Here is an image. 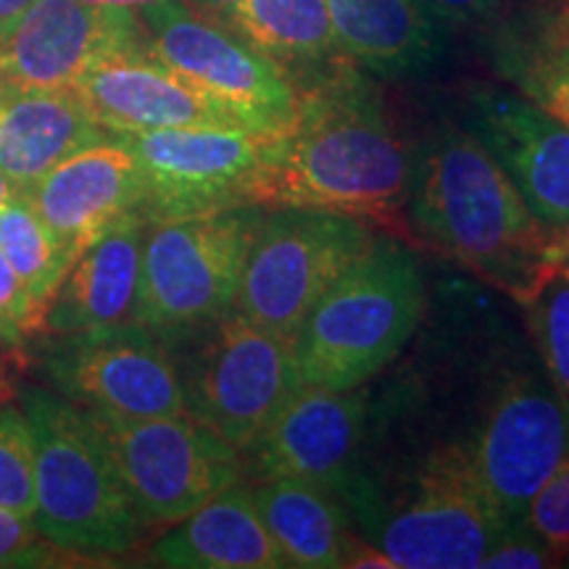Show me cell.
Returning a JSON list of instances; mask_svg holds the SVG:
<instances>
[{
    "mask_svg": "<svg viewBox=\"0 0 569 569\" xmlns=\"http://www.w3.org/2000/svg\"><path fill=\"white\" fill-rule=\"evenodd\" d=\"M407 209L427 243L519 306L561 274V238L469 127L438 124L411 148Z\"/></svg>",
    "mask_w": 569,
    "mask_h": 569,
    "instance_id": "6da1fadb",
    "label": "cell"
},
{
    "mask_svg": "<svg viewBox=\"0 0 569 569\" xmlns=\"http://www.w3.org/2000/svg\"><path fill=\"white\" fill-rule=\"evenodd\" d=\"M411 148L359 67L298 92L296 122L277 140L264 206H301L393 219L407 209Z\"/></svg>",
    "mask_w": 569,
    "mask_h": 569,
    "instance_id": "7a4b0ae2",
    "label": "cell"
},
{
    "mask_svg": "<svg viewBox=\"0 0 569 569\" xmlns=\"http://www.w3.org/2000/svg\"><path fill=\"white\" fill-rule=\"evenodd\" d=\"M34 432V525L69 557H119L140 543L142 522L127 496L101 427L48 390L21 396Z\"/></svg>",
    "mask_w": 569,
    "mask_h": 569,
    "instance_id": "3957f363",
    "label": "cell"
},
{
    "mask_svg": "<svg viewBox=\"0 0 569 569\" xmlns=\"http://www.w3.org/2000/svg\"><path fill=\"white\" fill-rule=\"evenodd\" d=\"M425 277L403 246L377 240L332 284L293 338L303 386L361 388L380 375L425 315Z\"/></svg>",
    "mask_w": 569,
    "mask_h": 569,
    "instance_id": "277c9868",
    "label": "cell"
},
{
    "mask_svg": "<svg viewBox=\"0 0 569 569\" xmlns=\"http://www.w3.org/2000/svg\"><path fill=\"white\" fill-rule=\"evenodd\" d=\"M365 540L396 569H475L509 522L472 478L457 443L427 459L393 496L353 490L346 496Z\"/></svg>",
    "mask_w": 569,
    "mask_h": 569,
    "instance_id": "5b68a950",
    "label": "cell"
},
{
    "mask_svg": "<svg viewBox=\"0 0 569 569\" xmlns=\"http://www.w3.org/2000/svg\"><path fill=\"white\" fill-rule=\"evenodd\" d=\"M264 213L243 203L148 222L134 322L169 346L227 315Z\"/></svg>",
    "mask_w": 569,
    "mask_h": 569,
    "instance_id": "8992f818",
    "label": "cell"
},
{
    "mask_svg": "<svg viewBox=\"0 0 569 569\" xmlns=\"http://www.w3.org/2000/svg\"><path fill=\"white\" fill-rule=\"evenodd\" d=\"M180 375L184 415L238 451L264 432L301 386L293 343L230 309L169 343Z\"/></svg>",
    "mask_w": 569,
    "mask_h": 569,
    "instance_id": "52a82bcc",
    "label": "cell"
},
{
    "mask_svg": "<svg viewBox=\"0 0 569 569\" xmlns=\"http://www.w3.org/2000/svg\"><path fill=\"white\" fill-rule=\"evenodd\" d=\"M372 243L375 232L351 213L280 206L253 234L232 309L293 343L319 298Z\"/></svg>",
    "mask_w": 569,
    "mask_h": 569,
    "instance_id": "ba28073f",
    "label": "cell"
},
{
    "mask_svg": "<svg viewBox=\"0 0 569 569\" xmlns=\"http://www.w3.org/2000/svg\"><path fill=\"white\" fill-rule=\"evenodd\" d=\"M457 446L493 507L519 519L567 459L569 401L543 367L511 361L496 375L472 430Z\"/></svg>",
    "mask_w": 569,
    "mask_h": 569,
    "instance_id": "9c48e42d",
    "label": "cell"
},
{
    "mask_svg": "<svg viewBox=\"0 0 569 569\" xmlns=\"http://www.w3.org/2000/svg\"><path fill=\"white\" fill-rule=\"evenodd\" d=\"M146 42L161 63L230 111L246 130L284 134L298 113V90L272 59L224 19L188 0H163L140 13Z\"/></svg>",
    "mask_w": 569,
    "mask_h": 569,
    "instance_id": "30bf717a",
    "label": "cell"
},
{
    "mask_svg": "<svg viewBox=\"0 0 569 569\" xmlns=\"http://www.w3.org/2000/svg\"><path fill=\"white\" fill-rule=\"evenodd\" d=\"M142 174L140 211L148 222L264 206V184L280 134L246 127H177L122 134Z\"/></svg>",
    "mask_w": 569,
    "mask_h": 569,
    "instance_id": "8fae6325",
    "label": "cell"
},
{
    "mask_svg": "<svg viewBox=\"0 0 569 569\" xmlns=\"http://www.w3.org/2000/svg\"><path fill=\"white\" fill-rule=\"evenodd\" d=\"M90 417L101 427L146 530L172 528L243 478V451L190 415Z\"/></svg>",
    "mask_w": 569,
    "mask_h": 569,
    "instance_id": "7c38bea8",
    "label": "cell"
},
{
    "mask_svg": "<svg viewBox=\"0 0 569 569\" xmlns=\"http://www.w3.org/2000/svg\"><path fill=\"white\" fill-rule=\"evenodd\" d=\"M56 390L98 417L148 419L184 415L174 356L138 322L56 336L46 353Z\"/></svg>",
    "mask_w": 569,
    "mask_h": 569,
    "instance_id": "4fadbf2b",
    "label": "cell"
},
{
    "mask_svg": "<svg viewBox=\"0 0 569 569\" xmlns=\"http://www.w3.org/2000/svg\"><path fill=\"white\" fill-rule=\"evenodd\" d=\"M369 398L356 388L298 386L272 422L246 448L259 480H303L343 496L361 475Z\"/></svg>",
    "mask_w": 569,
    "mask_h": 569,
    "instance_id": "5bb4252c",
    "label": "cell"
},
{
    "mask_svg": "<svg viewBox=\"0 0 569 569\" xmlns=\"http://www.w3.org/2000/svg\"><path fill=\"white\" fill-rule=\"evenodd\" d=\"M140 46V13L84 0H32L0 42V88L67 90L92 63Z\"/></svg>",
    "mask_w": 569,
    "mask_h": 569,
    "instance_id": "9a60e30c",
    "label": "cell"
},
{
    "mask_svg": "<svg viewBox=\"0 0 569 569\" xmlns=\"http://www.w3.org/2000/svg\"><path fill=\"white\" fill-rule=\"evenodd\" d=\"M509 174L538 222L569 230V127L530 98L501 88H472L467 124Z\"/></svg>",
    "mask_w": 569,
    "mask_h": 569,
    "instance_id": "2e32d148",
    "label": "cell"
},
{
    "mask_svg": "<svg viewBox=\"0 0 569 569\" xmlns=\"http://www.w3.org/2000/svg\"><path fill=\"white\" fill-rule=\"evenodd\" d=\"M71 90L111 138L177 127H243L156 59L148 42L92 63Z\"/></svg>",
    "mask_w": 569,
    "mask_h": 569,
    "instance_id": "e0dca14e",
    "label": "cell"
},
{
    "mask_svg": "<svg viewBox=\"0 0 569 569\" xmlns=\"http://www.w3.org/2000/svg\"><path fill=\"white\" fill-rule=\"evenodd\" d=\"M24 196L74 264L106 227L140 209L142 174L130 148L111 138L56 163Z\"/></svg>",
    "mask_w": 569,
    "mask_h": 569,
    "instance_id": "ac0fdd59",
    "label": "cell"
},
{
    "mask_svg": "<svg viewBox=\"0 0 569 569\" xmlns=\"http://www.w3.org/2000/svg\"><path fill=\"white\" fill-rule=\"evenodd\" d=\"M146 227L148 219L140 209L106 227L69 267L48 306L42 330L74 336L134 322Z\"/></svg>",
    "mask_w": 569,
    "mask_h": 569,
    "instance_id": "d6986e66",
    "label": "cell"
},
{
    "mask_svg": "<svg viewBox=\"0 0 569 569\" xmlns=\"http://www.w3.org/2000/svg\"><path fill=\"white\" fill-rule=\"evenodd\" d=\"M111 140L74 90L0 88V174L24 193L56 163Z\"/></svg>",
    "mask_w": 569,
    "mask_h": 569,
    "instance_id": "ffe728a7",
    "label": "cell"
},
{
    "mask_svg": "<svg viewBox=\"0 0 569 569\" xmlns=\"http://www.w3.org/2000/svg\"><path fill=\"white\" fill-rule=\"evenodd\" d=\"M151 561L172 569H284L256 507L253 488L243 482L172 525L156 540Z\"/></svg>",
    "mask_w": 569,
    "mask_h": 569,
    "instance_id": "44dd1931",
    "label": "cell"
},
{
    "mask_svg": "<svg viewBox=\"0 0 569 569\" xmlns=\"http://www.w3.org/2000/svg\"><path fill=\"white\" fill-rule=\"evenodd\" d=\"M340 51L359 69L409 77L443 53L440 21L419 0H327Z\"/></svg>",
    "mask_w": 569,
    "mask_h": 569,
    "instance_id": "7402d4cb",
    "label": "cell"
},
{
    "mask_svg": "<svg viewBox=\"0 0 569 569\" xmlns=\"http://www.w3.org/2000/svg\"><path fill=\"white\" fill-rule=\"evenodd\" d=\"M224 21L272 59L298 92L348 63L327 0H238Z\"/></svg>",
    "mask_w": 569,
    "mask_h": 569,
    "instance_id": "603a6c76",
    "label": "cell"
},
{
    "mask_svg": "<svg viewBox=\"0 0 569 569\" xmlns=\"http://www.w3.org/2000/svg\"><path fill=\"white\" fill-rule=\"evenodd\" d=\"M256 507L284 567H346L353 540L340 496L303 480H261L253 488Z\"/></svg>",
    "mask_w": 569,
    "mask_h": 569,
    "instance_id": "cb8c5ba5",
    "label": "cell"
},
{
    "mask_svg": "<svg viewBox=\"0 0 569 569\" xmlns=\"http://www.w3.org/2000/svg\"><path fill=\"white\" fill-rule=\"evenodd\" d=\"M0 253L6 256L13 272L24 282L32 303L46 317L71 261L32 209L30 198L19 190H13V196L0 209Z\"/></svg>",
    "mask_w": 569,
    "mask_h": 569,
    "instance_id": "d4e9b609",
    "label": "cell"
},
{
    "mask_svg": "<svg viewBox=\"0 0 569 569\" xmlns=\"http://www.w3.org/2000/svg\"><path fill=\"white\" fill-rule=\"evenodd\" d=\"M498 63L525 98L569 127V24L565 19L532 38H509L498 51Z\"/></svg>",
    "mask_w": 569,
    "mask_h": 569,
    "instance_id": "484cf974",
    "label": "cell"
},
{
    "mask_svg": "<svg viewBox=\"0 0 569 569\" xmlns=\"http://www.w3.org/2000/svg\"><path fill=\"white\" fill-rule=\"evenodd\" d=\"M540 367L569 401V280L557 274L546 288L522 306Z\"/></svg>",
    "mask_w": 569,
    "mask_h": 569,
    "instance_id": "4316f807",
    "label": "cell"
},
{
    "mask_svg": "<svg viewBox=\"0 0 569 569\" xmlns=\"http://www.w3.org/2000/svg\"><path fill=\"white\" fill-rule=\"evenodd\" d=\"M34 432L24 409L0 407V509L34 517Z\"/></svg>",
    "mask_w": 569,
    "mask_h": 569,
    "instance_id": "83f0119b",
    "label": "cell"
},
{
    "mask_svg": "<svg viewBox=\"0 0 569 569\" xmlns=\"http://www.w3.org/2000/svg\"><path fill=\"white\" fill-rule=\"evenodd\" d=\"M522 519L549 546L559 565L569 557V453L532 496Z\"/></svg>",
    "mask_w": 569,
    "mask_h": 569,
    "instance_id": "f1b7e54d",
    "label": "cell"
},
{
    "mask_svg": "<svg viewBox=\"0 0 569 569\" xmlns=\"http://www.w3.org/2000/svg\"><path fill=\"white\" fill-rule=\"evenodd\" d=\"M67 557L38 530L32 517L0 509V567H48Z\"/></svg>",
    "mask_w": 569,
    "mask_h": 569,
    "instance_id": "f546056e",
    "label": "cell"
},
{
    "mask_svg": "<svg viewBox=\"0 0 569 569\" xmlns=\"http://www.w3.org/2000/svg\"><path fill=\"white\" fill-rule=\"evenodd\" d=\"M486 569H546V567H559V559L553 557L549 546L540 540L536 532H532L525 519H509L486 557H482V565Z\"/></svg>",
    "mask_w": 569,
    "mask_h": 569,
    "instance_id": "4dcf8cb0",
    "label": "cell"
},
{
    "mask_svg": "<svg viewBox=\"0 0 569 569\" xmlns=\"http://www.w3.org/2000/svg\"><path fill=\"white\" fill-rule=\"evenodd\" d=\"M42 325H46V317L40 315L24 282L0 253V340L19 348L32 332L42 330Z\"/></svg>",
    "mask_w": 569,
    "mask_h": 569,
    "instance_id": "1f68e13d",
    "label": "cell"
},
{
    "mask_svg": "<svg viewBox=\"0 0 569 569\" xmlns=\"http://www.w3.org/2000/svg\"><path fill=\"white\" fill-rule=\"evenodd\" d=\"M440 24L475 27L498 17L503 0H419Z\"/></svg>",
    "mask_w": 569,
    "mask_h": 569,
    "instance_id": "d6a6232c",
    "label": "cell"
},
{
    "mask_svg": "<svg viewBox=\"0 0 569 569\" xmlns=\"http://www.w3.org/2000/svg\"><path fill=\"white\" fill-rule=\"evenodd\" d=\"M30 6L32 0H0V42L17 27V21L24 17V11Z\"/></svg>",
    "mask_w": 569,
    "mask_h": 569,
    "instance_id": "836d02e7",
    "label": "cell"
},
{
    "mask_svg": "<svg viewBox=\"0 0 569 569\" xmlns=\"http://www.w3.org/2000/svg\"><path fill=\"white\" fill-rule=\"evenodd\" d=\"M84 3L98 6V9H119V11H132V13H142L153 6L163 3V0H84Z\"/></svg>",
    "mask_w": 569,
    "mask_h": 569,
    "instance_id": "e575fe53",
    "label": "cell"
},
{
    "mask_svg": "<svg viewBox=\"0 0 569 569\" xmlns=\"http://www.w3.org/2000/svg\"><path fill=\"white\" fill-rule=\"evenodd\" d=\"M188 3H193L196 9H201L206 13H211V17L217 19H224L227 13H230V9L238 0H188Z\"/></svg>",
    "mask_w": 569,
    "mask_h": 569,
    "instance_id": "d590c367",
    "label": "cell"
},
{
    "mask_svg": "<svg viewBox=\"0 0 569 569\" xmlns=\"http://www.w3.org/2000/svg\"><path fill=\"white\" fill-rule=\"evenodd\" d=\"M13 196V184L6 180L3 174H0V209H3L6 206V201H9V198Z\"/></svg>",
    "mask_w": 569,
    "mask_h": 569,
    "instance_id": "8d00e7d4",
    "label": "cell"
},
{
    "mask_svg": "<svg viewBox=\"0 0 569 569\" xmlns=\"http://www.w3.org/2000/svg\"><path fill=\"white\" fill-rule=\"evenodd\" d=\"M11 398V382L6 380L3 369H0V407H6V401Z\"/></svg>",
    "mask_w": 569,
    "mask_h": 569,
    "instance_id": "74e56055",
    "label": "cell"
},
{
    "mask_svg": "<svg viewBox=\"0 0 569 569\" xmlns=\"http://www.w3.org/2000/svg\"><path fill=\"white\" fill-rule=\"evenodd\" d=\"M561 246H565V256H561V274L569 280V230L565 232V238H561Z\"/></svg>",
    "mask_w": 569,
    "mask_h": 569,
    "instance_id": "f35d334b",
    "label": "cell"
},
{
    "mask_svg": "<svg viewBox=\"0 0 569 569\" xmlns=\"http://www.w3.org/2000/svg\"><path fill=\"white\" fill-rule=\"evenodd\" d=\"M561 19H565L567 24H569V6H567V9H565V13H561Z\"/></svg>",
    "mask_w": 569,
    "mask_h": 569,
    "instance_id": "ab89813d",
    "label": "cell"
},
{
    "mask_svg": "<svg viewBox=\"0 0 569 569\" xmlns=\"http://www.w3.org/2000/svg\"><path fill=\"white\" fill-rule=\"evenodd\" d=\"M561 565H567V567H569V557H567V559H565V561H561Z\"/></svg>",
    "mask_w": 569,
    "mask_h": 569,
    "instance_id": "60d3db41",
    "label": "cell"
}]
</instances>
